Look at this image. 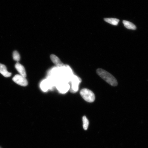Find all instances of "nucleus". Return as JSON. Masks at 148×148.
I'll use <instances>...</instances> for the list:
<instances>
[{"instance_id": "0eeeda50", "label": "nucleus", "mask_w": 148, "mask_h": 148, "mask_svg": "<svg viewBox=\"0 0 148 148\" xmlns=\"http://www.w3.org/2000/svg\"><path fill=\"white\" fill-rule=\"evenodd\" d=\"M15 67L18 72L19 73L20 75L23 76L25 78L27 76V74L25 71V68L23 65L18 62L15 65Z\"/></svg>"}, {"instance_id": "ddd939ff", "label": "nucleus", "mask_w": 148, "mask_h": 148, "mask_svg": "<svg viewBox=\"0 0 148 148\" xmlns=\"http://www.w3.org/2000/svg\"><path fill=\"white\" fill-rule=\"evenodd\" d=\"M13 59L17 62H19L20 60V54L17 51H15L13 53Z\"/></svg>"}, {"instance_id": "20e7f679", "label": "nucleus", "mask_w": 148, "mask_h": 148, "mask_svg": "<svg viewBox=\"0 0 148 148\" xmlns=\"http://www.w3.org/2000/svg\"><path fill=\"white\" fill-rule=\"evenodd\" d=\"M71 86L70 88V91L71 93H74L78 92L79 90V84L82 81L80 78L74 75L71 80Z\"/></svg>"}, {"instance_id": "9d476101", "label": "nucleus", "mask_w": 148, "mask_h": 148, "mask_svg": "<svg viewBox=\"0 0 148 148\" xmlns=\"http://www.w3.org/2000/svg\"><path fill=\"white\" fill-rule=\"evenodd\" d=\"M123 23L125 28L129 29L135 30L137 28L135 25L130 22L123 20Z\"/></svg>"}, {"instance_id": "7ed1b4c3", "label": "nucleus", "mask_w": 148, "mask_h": 148, "mask_svg": "<svg viewBox=\"0 0 148 148\" xmlns=\"http://www.w3.org/2000/svg\"><path fill=\"white\" fill-rule=\"evenodd\" d=\"M56 86L59 92L62 94L67 93L70 88V86L67 82L61 79L57 82Z\"/></svg>"}, {"instance_id": "f8f14e48", "label": "nucleus", "mask_w": 148, "mask_h": 148, "mask_svg": "<svg viewBox=\"0 0 148 148\" xmlns=\"http://www.w3.org/2000/svg\"><path fill=\"white\" fill-rule=\"evenodd\" d=\"M83 127L85 130H86L88 129L89 125V121L86 116L83 117Z\"/></svg>"}, {"instance_id": "423d86ee", "label": "nucleus", "mask_w": 148, "mask_h": 148, "mask_svg": "<svg viewBox=\"0 0 148 148\" xmlns=\"http://www.w3.org/2000/svg\"><path fill=\"white\" fill-rule=\"evenodd\" d=\"M13 80L18 85L23 86H28V82L25 78L20 75L17 74L13 78Z\"/></svg>"}, {"instance_id": "9b49d317", "label": "nucleus", "mask_w": 148, "mask_h": 148, "mask_svg": "<svg viewBox=\"0 0 148 148\" xmlns=\"http://www.w3.org/2000/svg\"><path fill=\"white\" fill-rule=\"evenodd\" d=\"M105 21L112 25H118L119 20L117 19L113 18H106L104 19Z\"/></svg>"}, {"instance_id": "f257e3e1", "label": "nucleus", "mask_w": 148, "mask_h": 148, "mask_svg": "<svg viewBox=\"0 0 148 148\" xmlns=\"http://www.w3.org/2000/svg\"><path fill=\"white\" fill-rule=\"evenodd\" d=\"M96 72L102 79L111 86H115L118 84L116 79L108 71L99 68L97 70Z\"/></svg>"}, {"instance_id": "f03ea898", "label": "nucleus", "mask_w": 148, "mask_h": 148, "mask_svg": "<svg viewBox=\"0 0 148 148\" xmlns=\"http://www.w3.org/2000/svg\"><path fill=\"white\" fill-rule=\"evenodd\" d=\"M80 94L84 100L89 103H92L95 100V95L93 92L87 88H83L80 92Z\"/></svg>"}, {"instance_id": "6e6552de", "label": "nucleus", "mask_w": 148, "mask_h": 148, "mask_svg": "<svg viewBox=\"0 0 148 148\" xmlns=\"http://www.w3.org/2000/svg\"><path fill=\"white\" fill-rule=\"evenodd\" d=\"M50 57L52 62L56 64L57 67L61 68L64 67L65 65L62 63L58 57L54 54L51 55Z\"/></svg>"}, {"instance_id": "39448f33", "label": "nucleus", "mask_w": 148, "mask_h": 148, "mask_svg": "<svg viewBox=\"0 0 148 148\" xmlns=\"http://www.w3.org/2000/svg\"><path fill=\"white\" fill-rule=\"evenodd\" d=\"M55 86V83L49 78L42 81L40 84L41 89L45 92H47L49 89H52Z\"/></svg>"}, {"instance_id": "1a4fd4ad", "label": "nucleus", "mask_w": 148, "mask_h": 148, "mask_svg": "<svg viewBox=\"0 0 148 148\" xmlns=\"http://www.w3.org/2000/svg\"><path fill=\"white\" fill-rule=\"evenodd\" d=\"M0 73L7 78L9 77L12 75L11 73L7 71L6 66L1 64H0Z\"/></svg>"}]
</instances>
